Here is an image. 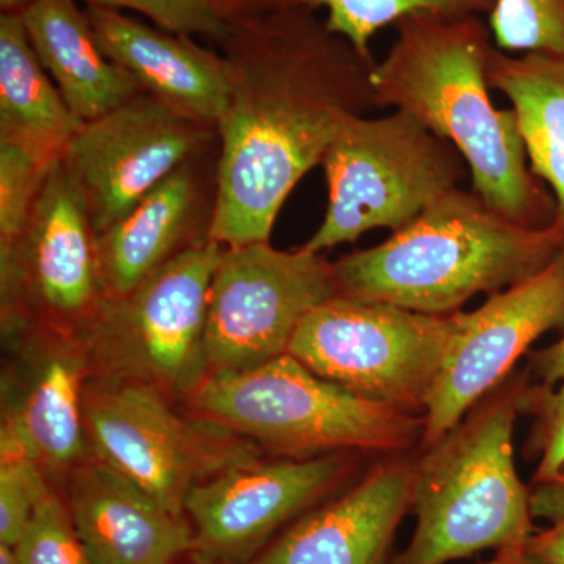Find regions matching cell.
I'll use <instances>...</instances> for the list:
<instances>
[{
    "mask_svg": "<svg viewBox=\"0 0 564 564\" xmlns=\"http://www.w3.org/2000/svg\"><path fill=\"white\" fill-rule=\"evenodd\" d=\"M2 429L17 437L55 486L93 458L85 391L93 377L77 333L35 322L2 323Z\"/></svg>",
    "mask_w": 564,
    "mask_h": 564,
    "instance_id": "9a60e30c",
    "label": "cell"
},
{
    "mask_svg": "<svg viewBox=\"0 0 564 564\" xmlns=\"http://www.w3.org/2000/svg\"><path fill=\"white\" fill-rule=\"evenodd\" d=\"M2 323L79 334L104 299L96 232L62 161L52 166L20 234L0 245Z\"/></svg>",
    "mask_w": 564,
    "mask_h": 564,
    "instance_id": "8fae6325",
    "label": "cell"
},
{
    "mask_svg": "<svg viewBox=\"0 0 564 564\" xmlns=\"http://www.w3.org/2000/svg\"><path fill=\"white\" fill-rule=\"evenodd\" d=\"M229 95L217 122L210 239L269 243L281 207L345 122L373 109V57L302 6L229 25L218 41Z\"/></svg>",
    "mask_w": 564,
    "mask_h": 564,
    "instance_id": "6da1fadb",
    "label": "cell"
},
{
    "mask_svg": "<svg viewBox=\"0 0 564 564\" xmlns=\"http://www.w3.org/2000/svg\"><path fill=\"white\" fill-rule=\"evenodd\" d=\"M521 411L534 415L530 444L538 455V467L533 484H541L564 467V383L560 388L525 384Z\"/></svg>",
    "mask_w": 564,
    "mask_h": 564,
    "instance_id": "83f0119b",
    "label": "cell"
},
{
    "mask_svg": "<svg viewBox=\"0 0 564 564\" xmlns=\"http://www.w3.org/2000/svg\"><path fill=\"white\" fill-rule=\"evenodd\" d=\"M334 296L333 262L322 252L223 248L207 296V377L285 355L304 315Z\"/></svg>",
    "mask_w": 564,
    "mask_h": 564,
    "instance_id": "30bf717a",
    "label": "cell"
},
{
    "mask_svg": "<svg viewBox=\"0 0 564 564\" xmlns=\"http://www.w3.org/2000/svg\"><path fill=\"white\" fill-rule=\"evenodd\" d=\"M496 0H307L306 7L325 10L329 31L350 41L356 51L373 57L370 41L381 29L413 14L481 17Z\"/></svg>",
    "mask_w": 564,
    "mask_h": 564,
    "instance_id": "603a6c76",
    "label": "cell"
},
{
    "mask_svg": "<svg viewBox=\"0 0 564 564\" xmlns=\"http://www.w3.org/2000/svg\"><path fill=\"white\" fill-rule=\"evenodd\" d=\"M85 426L93 458L106 463L176 514L193 488L262 458L258 444L192 415L155 389L90 378Z\"/></svg>",
    "mask_w": 564,
    "mask_h": 564,
    "instance_id": "ba28073f",
    "label": "cell"
},
{
    "mask_svg": "<svg viewBox=\"0 0 564 564\" xmlns=\"http://www.w3.org/2000/svg\"><path fill=\"white\" fill-rule=\"evenodd\" d=\"M14 552L18 564H91L58 486L39 505Z\"/></svg>",
    "mask_w": 564,
    "mask_h": 564,
    "instance_id": "4316f807",
    "label": "cell"
},
{
    "mask_svg": "<svg viewBox=\"0 0 564 564\" xmlns=\"http://www.w3.org/2000/svg\"><path fill=\"white\" fill-rule=\"evenodd\" d=\"M375 63V107L404 111L462 152L473 192L527 228L555 221L554 195L530 169L514 110H500L486 76L491 31L481 17L413 14Z\"/></svg>",
    "mask_w": 564,
    "mask_h": 564,
    "instance_id": "7a4b0ae2",
    "label": "cell"
},
{
    "mask_svg": "<svg viewBox=\"0 0 564 564\" xmlns=\"http://www.w3.org/2000/svg\"><path fill=\"white\" fill-rule=\"evenodd\" d=\"M33 0H0L2 14H21Z\"/></svg>",
    "mask_w": 564,
    "mask_h": 564,
    "instance_id": "836d02e7",
    "label": "cell"
},
{
    "mask_svg": "<svg viewBox=\"0 0 564 564\" xmlns=\"http://www.w3.org/2000/svg\"><path fill=\"white\" fill-rule=\"evenodd\" d=\"M218 144L170 174L120 221L96 236L104 296H124L177 256L210 242Z\"/></svg>",
    "mask_w": 564,
    "mask_h": 564,
    "instance_id": "e0dca14e",
    "label": "cell"
},
{
    "mask_svg": "<svg viewBox=\"0 0 564 564\" xmlns=\"http://www.w3.org/2000/svg\"><path fill=\"white\" fill-rule=\"evenodd\" d=\"M530 369L541 380V384L551 386L564 383V334L562 339L549 345L543 350L532 352Z\"/></svg>",
    "mask_w": 564,
    "mask_h": 564,
    "instance_id": "1f68e13d",
    "label": "cell"
},
{
    "mask_svg": "<svg viewBox=\"0 0 564 564\" xmlns=\"http://www.w3.org/2000/svg\"><path fill=\"white\" fill-rule=\"evenodd\" d=\"M564 250L555 223L527 228L455 188L386 242L333 262L337 296L451 315L478 293L529 280Z\"/></svg>",
    "mask_w": 564,
    "mask_h": 564,
    "instance_id": "3957f363",
    "label": "cell"
},
{
    "mask_svg": "<svg viewBox=\"0 0 564 564\" xmlns=\"http://www.w3.org/2000/svg\"><path fill=\"white\" fill-rule=\"evenodd\" d=\"M361 462L355 452L262 456L204 481L185 500L193 552L229 564L250 563L278 530L350 485Z\"/></svg>",
    "mask_w": 564,
    "mask_h": 564,
    "instance_id": "4fadbf2b",
    "label": "cell"
},
{
    "mask_svg": "<svg viewBox=\"0 0 564 564\" xmlns=\"http://www.w3.org/2000/svg\"><path fill=\"white\" fill-rule=\"evenodd\" d=\"M481 564H530L524 554L519 552H499L492 560Z\"/></svg>",
    "mask_w": 564,
    "mask_h": 564,
    "instance_id": "d6a6232c",
    "label": "cell"
},
{
    "mask_svg": "<svg viewBox=\"0 0 564 564\" xmlns=\"http://www.w3.org/2000/svg\"><path fill=\"white\" fill-rule=\"evenodd\" d=\"M217 144V128L141 91L84 122L61 161L99 236L181 165Z\"/></svg>",
    "mask_w": 564,
    "mask_h": 564,
    "instance_id": "7c38bea8",
    "label": "cell"
},
{
    "mask_svg": "<svg viewBox=\"0 0 564 564\" xmlns=\"http://www.w3.org/2000/svg\"><path fill=\"white\" fill-rule=\"evenodd\" d=\"M82 126L41 65L20 14H0V137L62 158Z\"/></svg>",
    "mask_w": 564,
    "mask_h": 564,
    "instance_id": "7402d4cb",
    "label": "cell"
},
{
    "mask_svg": "<svg viewBox=\"0 0 564 564\" xmlns=\"http://www.w3.org/2000/svg\"><path fill=\"white\" fill-rule=\"evenodd\" d=\"M486 76L513 104L530 169L551 187L564 234V52L511 57L492 46Z\"/></svg>",
    "mask_w": 564,
    "mask_h": 564,
    "instance_id": "44dd1931",
    "label": "cell"
},
{
    "mask_svg": "<svg viewBox=\"0 0 564 564\" xmlns=\"http://www.w3.org/2000/svg\"><path fill=\"white\" fill-rule=\"evenodd\" d=\"M452 315L454 333L423 414L422 452L499 388L541 336L564 334V250L540 273L492 293L473 313Z\"/></svg>",
    "mask_w": 564,
    "mask_h": 564,
    "instance_id": "5bb4252c",
    "label": "cell"
},
{
    "mask_svg": "<svg viewBox=\"0 0 564 564\" xmlns=\"http://www.w3.org/2000/svg\"><path fill=\"white\" fill-rule=\"evenodd\" d=\"M489 31L503 52H564V0H496Z\"/></svg>",
    "mask_w": 564,
    "mask_h": 564,
    "instance_id": "484cf974",
    "label": "cell"
},
{
    "mask_svg": "<svg viewBox=\"0 0 564 564\" xmlns=\"http://www.w3.org/2000/svg\"><path fill=\"white\" fill-rule=\"evenodd\" d=\"M533 518L547 527L530 536L524 555L530 564H564V467L530 489Z\"/></svg>",
    "mask_w": 564,
    "mask_h": 564,
    "instance_id": "f546056e",
    "label": "cell"
},
{
    "mask_svg": "<svg viewBox=\"0 0 564 564\" xmlns=\"http://www.w3.org/2000/svg\"><path fill=\"white\" fill-rule=\"evenodd\" d=\"M328 207L304 250L322 252L351 243L372 229L403 228L469 173L462 152L413 115L352 117L329 144L322 163Z\"/></svg>",
    "mask_w": 564,
    "mask_h": 564,
    "instance_id": "8992f818",
    "label": "cell"
},
{
    "mask_svg": "<svg viewBox=\"0 0 564 564\" xmlns=\"http://www.w3.org/2000/svg\"><path fill=\"white\" fill-rule=\"evenodd\" d=\"M54 488L20 441L0 432V544H18L36 508Z\"/></svg>",
    "mask_w": 564,
    "mask_h": 564,
    "instance_id": "cb8c5ba5",
    "label": "cell"
},
{
    "mask_svg": "<svg viewBox=\"0 0 564 564\" xmlns=\"http://www.w3.org/2000/svg\"><path fill=\"white\" fill-rule=\"evenodd\" d=\"M87 7L135 11L152 24L182 35L204 36L218 43L229 24L220 20L204 0H82Z\"/></svg>",
    "mask_w": 564,
    "mask_h": 564,
    "instance_id": "f1b7e54d",
    "label": "cell"
},
{
    "mask_svg": "<svg viewBox=\"0 0 564 564\" xmlns=\"http://www.w3.org/2000/svg\"><path fill=\"white\" fill-rule=\"evenodd\" d=\"M182 408L288 458L402 456L419 447L425 425L421 414L323 380L289 352L254 369L209 375Z\"/></svg>",
    "mask_w": 564,
    "mask_h": 564,
    "instance_id": "5b68a950",
    "label": "cell"
},
{
    "mask_svg": "<svg viewBox=\"0 0 564 564\" xmlns=\"http://www.w3.org/2000/svg\"><path fill=\"white\" fill-rule=\"evenodd\" d=\"M524 377L505 380L415 459L413 540L392 564H445L519 552L534 533L530 489L514 463Z\"/></svg>",
    "mask_w": 564,
    "mask_h": 564,
    "instance_id": "277c9868",
    "label": "cell"
},
{
    "mask_svg": "<svg viewBox=\"0 0 564 564\" xmlns=\"http://www.w3.org/2000/svg\"><path fill=\"white\" fill-rule=\"evenodd\" d=\"M226 24L306 6L307 0H204Z\"/></svg>",
    "mask_w": 564,
    "mask_h": 564,
    "instance_id": "4dcf8cb0",
    "label": "cell"
},
{
    "mask_svg": "<svg viewBox=\"0 0 564 564\" xmlns=\"http://www.w3.org/2000/svg\"><path fill=\"white\" fill-rule=\"evenodd\" d=\"M20 17L41 65L82 121L101 118L143 91L104 54L77 0H33Z\"/></svg>",
    "mask_w": 564,
    "mask_h": 564,
    "instance_id": "ffe728a7",
    "label": "cell"
},
{
    "mask_svg": "<svg viewBox=\"0 0 564 564\" xmlns=\"http://www.w3.org/2000/svg\"><path fill=\"white\" fill-rule=\"evenodd\" d=\"M452 333V314L334 296L304 315L288 352L356 395L423 415Z\"/></svg>",
    "mask_w": 564,
    "mask_h": 564,
    "instance_id": "9c48e42d",
    "label": "cell"
},
{
    "mask_svg": "<svg viewBox=\"0 0 564 564\" xmlns=\"http://www.w3.org/2000/svg\"><path fill=\"white\" fill-rule=\"evenodd\" d=\"M191 564H229L220 562V560L210 558V556L198 554V552H192Z\"/></svg>",
    "mask_w": 564,
    "mask_h": 564,
    "instance_id": "d590c367",
    "label": "cell"
},
{
    "mask_svg": "<svg viewBox=\"0 0 564 564\" xmlns=\"http://www.w3.org/2000/svg\"><path fill=\"white\" fill-rule=\"evenodd\" d=\"M414 470L410 456H386L247 564H392L393 538L413 510Z\"/></svg>",
    "mask_w": 564,
    "mask_h": 564,
    "instance_id": "2e32d148",
    "label": "cell"
},
{
    "mask_svg": "<svg viewBox=\"0 0 564 564\" xmlns=\"http://www.w3.org/2000/svg\"><path fill=\"white\" fill-rule=\"evenodd\" d=\"M85 11L104 54L128 70L141 90L184 117L217 128L229 95L228 65L221 52L124 11L104 7Z\"/></svg>",
    "mask_w": 564,
    "mask_h": 564,
    "instance_id": "d6986e66",
    "label": "cell"
},
{
    "mask_svg": "<svg viewBox=\"0 0 564 564\" xmlns=\"http://www.w3.org/2000/svg\"><path fill=\"white\" fill-rule=\"evenodd\" d=\"M61 489L91 564H173L195 549L187 516L99 459L76 467Z\"/></svg>",
    "mask_w": 564,
    "mask_h": 564,
    "instance_id": "ac0fdd59",
    "label": "cell"
},
{
    "mask_svg": "<svg viewBox=\"0 0 564 564\" xmlns=\"http://www.w3.org/2000/svg\"><path fill=\"white\" fill-rule=\"evenodd\" d=\"M58 161L61 158L35 144L0 137V245L20 234Z\"/></svg>",
    "mask_w": 564,
    "mask_h": 564,
    "instance_id": "d4e9b609",
    "label": "cell"
},
{
    "mask_svg": "<svg viewBox=\"0 0 564 564\" xmlns=\"http://www.w3.org/2000/svg\"><path fill=\"white\" fill-rule=\"evenodd\" d=\"M0 564H18L14 547L7 544H0Z\"/></svg>",
    "mask_w": 564,
    "mask_h": 564,
    "instance_id": "e575fe53",
    "label": "cell"
},
{
    "mask_svg": "<svg viewBox=\"0 0 564 564\" xmlns=\"http://www.w3.org/2000/svg\"><path fill=\"white\" fill-rule=\"evenodd\" d=\"M221 254L210 240L128 295L104 296L79 333L93 377L148 386L182 406L207 377V296Z\"/></svg>",
    "mask_w": 564,
    "mask_h": 564,
    "instance_id": "52a82bcc",
    "label": "cell"
}]
</instances>
